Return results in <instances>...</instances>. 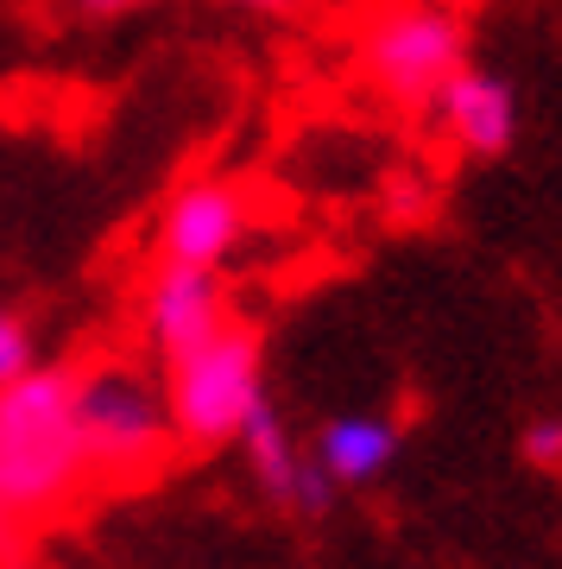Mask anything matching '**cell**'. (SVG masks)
<instances>
[{
    "label": "cell",
    "instance_id": "1",
    "mask_svg": "<svg viewBox=\"0 0 562 569\" xmlns=\"http://www.w3.org/2000/svg\"><path fill=\"white\" fill-rule=\"evenodd\" d=\"M70 367H26L20 380L0 387V507L13 519L51 512L77 488L89 462L70 418Z\"/></svg>",
    "mask_w": 562,
    "mask_h": 569
},
{
    "label": "cell",
    "instance_id": "2",
    "mask_svg": "<svg viewBox=\"0 0 562 569\" xmlns=\"http://www.w3.org/2000/svg\"><path fill=\"white\" fill-rule=\"evenodd\" d=\"M260 392H265V342L253 323H234V317L215 336H202L190 355L164 361L171 437L190 449L234 443Z\"/></svg>",
    "mask_w": 562,
    "mask_h": 569
},
{
    "label": "cell",
    "instance_id": "3",
    "mask_svg": "<svg viewBox=\"0 0 562 569\" xmlns=\"http://www.w3.org/2000/svg\"><path fill=\"white\" fill-rule=\"evenodd\" d=\"M70 418H77V443H82L89 475H145L171 449L164 387H152L145 373H133L121 361L77 373Z\"/></svg>",
    "mask_w": 562,
    "mask_h": 569
},
{
    "label": "cell",
    "instance_id": "4",
    "mask_svg": "<svg viewBox=\"0 0 562 569\" xmlns=\"http://www.w3.org/2000/svg\"><path fill=\"white\" fill-rule=\"evenodd\" d=\"M455 63H468V26L436 0H392L361 32L367 82L399 108H430Z\"/></svg>",
    "mask_w": 562,
    "mask_h": 569
},
{
    "label": "cell",
    "instance_id": "5",
    "mask_svg": "<svg viewBox=\"0 0 562 569\" xmlns=\"http://www.w3.org/2000/svg\"><path fill=\"white\" fill-rule=\"evenodd\" d=\"M423 114L442 127V140L455 146L468 164H500L519 146V89L474 58L442 77V89L430 96Z\"/></svg>",
    "mask_w": 562,
    "mask_h": 569
},
{
    "label": "cell",
    "instance_id": "6",
    "mask_svg": "<svg viewBox=\"0 0 562 569\" xmlns=\"http://www.w3.org/2000/svg\"><path fill=\"white\" fill-rule=\"evenodd\" d=\"M241 456H247V475H253V488L272 500V507L284 512H303V519H322V512L335 507V481L317 468V456L310 449H298V437H291V425L279 418V406H272V392H260L253 399V411H247L241 425Z\"/></svg>",
    "mask_w": 562,
    "mask_h": 569
},
{
    "label": "cell",
    "instance_id": "7",
    "mask_svg": "<svg viewBox=\"0 0 562 569\" xmlns=\"http://www.w3.org/2000/svg\"><path fill=\"white\" fill-rule=\"evenodd\" d=\"M247 234V197L228 178H190L159 216V260L221 266Z\"/></svg>",
    "mask_w": 562,
    "mask_h": 569
},
{
    "label": "cell",
    "instance_id": "8",
    "mask_svg": "<svg viewBox=\"0 0 562 569\" xmlns=\"http://www.w3.org/2000/svg\"><path fill=\"white\" fill-rule=\"evenodd\" d=\"M145 342L159 361H178L202 336H215L228 323V298H221V266H171L159 260L152 284H145V305H140Z\"/></svg>",
    "mask_w": 562,
    "mask_h": 569
},
{
    "label": "cell",
    "instance_id": "9",
    "mask_svg": "<svg viewBox=\"0 0 562 569\" xmlns=\"http://www.w3.org/2000/svg\"><path fill=\"white\" fill-rule=\"evenodd\" d=\"M399 449H404V425L385 418V411H335V418H322L317 437H310V456H317V468L335 481V493L373 488L385 468L399 462Z\"/></svg>",
    "mask_w": 562,
    "mask_h": 569
},
{
    "label": "cell",
    "instance_id": "10",
    "mask_svg": "<svg viewBox=\"0 0 562 569\" xmlns=\"http://www.w3.org/2000/svg\"><path fill=\"white\" fill-rule=\"evenodd\" d=\"M26 367H39V342H32V329L13 310H0V387L20 380Z\"/></svg>",
    "mask_w": 562,
    "mask_h": 569
},
{
    "label": "cell",
    "instance_id": "11",
    "mask_svg": "<svg viewBox=\"0 0 562 569\" xmlns=\"http://www.w3.org/2000/svg\"><path fill=\"white\" fill-rule=\"evenodd\" d=\"M519 456L538 475H562V418H531L519 437Z\"/></svg>",
    "mask_w": 562,
    "mask_h": 569
},
{
    "label": "cell",
    "instance_id": "12",
    "mask_svg": "<svg viewBox=\"0 0 562 569\" xmlns=\"http://www.w3.org/2000/svg\"><path fill=\"white\" fill-rule=\"evenodd\" d=\"M82 20H121V13H133V7H152V0H70Z\"/></svg>",
    "mask_w": 562,
    "mask_h": 569
},
{
    "label": "cell",
    "instance_id": "13",
    "mask_svg": "<svg viewBox=\"0 0 562 569\" xmlns=\"http://www.w3.org/2000/svg\"><path fill=\"white\" fill-rule=\"evenodd\" d=\"M221 7H247V13H284V7H298V0H221Z\"/></svg>",
    "mask_w": 562,
    "mask_h": 569
},
{
    "label": "cell",
    "instance_id": "14",
    "mask_svg": "<svg viewBox=\"0 0 562 569\" xmlns=\"http://www.w3.org/2000/svg\"><path fill=\"white\" fill-rule=\"evenodd\" d=\"M13 531H20V519H13V512H0V563H7V550H13Z\"/></svg>",
    "mask_w": 562,
    "mask_h": 569
},
{
    "label": "cell",
    "instance_id": "15",
    "mask_svg": "<svg viewBox=\"0 0 562 569\" xmlns=\"http://www.w3.org/2000/svg\"><path fill=\"white\" fill-rule=\"evenodd\" d=\"M0 512H7V507H0Z\"/></svg>",
    "mask_w": 562,
    "mask_h": 569
}]
</instances>
